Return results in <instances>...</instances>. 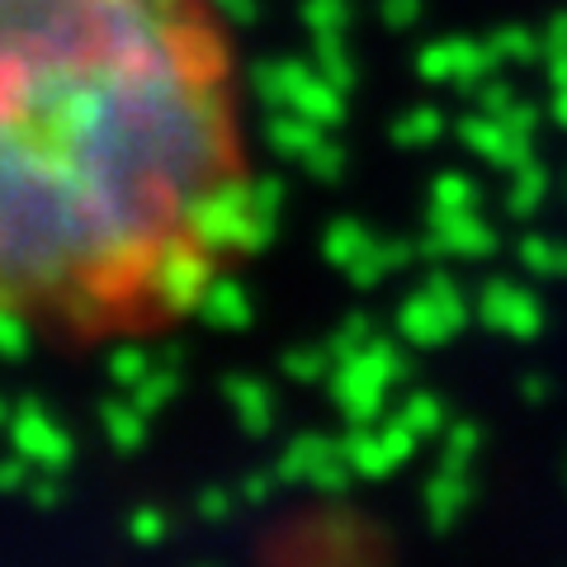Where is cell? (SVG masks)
I'll return each instance as SVG.
<instances>
[{
	"instance_id": "6da1fadb",
	"label": "cell",
	"mask_w": 567,
	"mask_h": 567,
	"mask_svg": "<svg viewBox=\"0 0 567 567\" xmlns=\"http://www.w3.org/2000/svg\"><path fill=\"white\" fill-rule=\"evenodd\" d=\"M260 241L223 0H0V322L166 331Z\"/></svg>"
}]
</instances>
